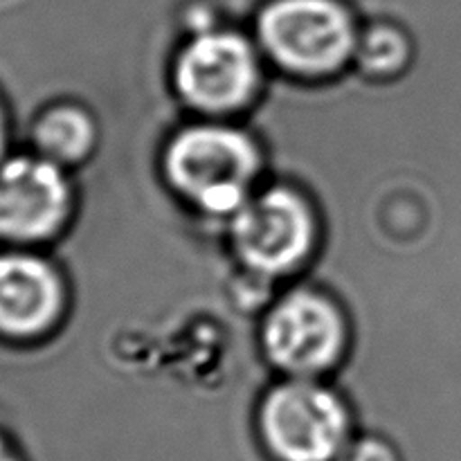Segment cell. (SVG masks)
<instances>
[{"instance_id": "10", "label": "cell", "mask_w": 461, "mask_h": 461, "mask_svg": "<svg viewBox=\"0 0 461 461\" xmlns=\"http://www.w3.org/2000/svg\"><path fill=\"white\" fill-rule=\"evenodd\" d=\"M414 39L390 23H374L358 34L354 52L356 72L374 81H392L410 70L414 61Z\"/></svg>"}, {"instance_id": "8", "label": "cell", "mask_w": 461, "mask_h": 461, "mask_svg": "<svg viewBox=\"0 0 461 461\" xmlns=\"http://www.w3.org/2000/svg\"><path fill=\"white\" fill-rule=\"evenodd\" d=\"M77 210V185L68 169L34 151L0 160V246H57Z\"/></svg>"}, {"instance_id": "12", "label": "cell", "mask_w": 461, "mask_h": 461, "mask_svg": "<svg viewBox=\"0 0 461 461\" xmlns=\"http://www.w3.org/2000/svg\"><path fill=\"white\" fill-rule=\"evenodd\" d=\"M12 140H14L12 106H9L7 97H5L3 88H0V160L14 151Z\"/></svg>"}, {"instance_id": "5", "label": "cell", "mask_w": 461, "mask_h": 461, "mask_svg": "<svg viewBox=\"0 0 461 461\" xmlns=\"http://www.w3.org/2000/svg\"><path fill=\"white\" fill-rule=\"evenodd\" d=\"M257 333L264 358L286 378H320L349 356V313L327 288L286 291L266 311Z\"/></svg>"}, {"instance_id": "6", "label": "cell", "mask_w": 461, "mask_h": 461, "mask_svg": "<svg viewBox=\"0 0 461 461\" xmlns=\"http://www.w3.org/2000/svg\"><path fill=\"white\" fill-rule=\"evenodd\" d=\"M171 88L183 108L210 117L248 111L264 90L259 52L234 30L192 34L169 68Z\"/></svg>"}, {"instance_id": "1", "label": "cell", "mask_w": 461, "mask_h": 461, "mask_svg": "<svg viewBox=\"0 0 461 461\" xmlns=\"http://www.w3.org/2000/svg\"><path fill=\"white\" fill-rule=\"evenodd\" d=\"M264 162L255 135L221 122L176 129L160 158L167 187L194 212L223 223L252 198Z\"/></svg>"}, {"instance_id": "7", "label": "cell", "mask_w": 461, "mask_h": 461, "mask_svg": "<svg viewBox=\"0 0 461 461\" xmlns=\"http://www.w3.org/2000/svg\"><path fill=\"white\" fill-rule=\"evenodd\" d=\"M70 304V279L57 257L0 246V347L30 354L50 345Z\"/></svg>"}, {"instance_id": "11", "label": "cell", "mask_w": 461, "mask_h": 461, "mask_svg": "<svg viewBox=\"0 0 461 461\" xmlns=\"http://www.w3.org/2000/svg\"><path fill=\"white\" fill-rule=\"evenodd\" d=\"M338 461H403V453L385 435L367 432L354 437Z\"/></svg>"}, {"instance_id": "3", "label": "cell", "mask_w": 461, "mask_h": 461, "mask_svg": "<svg viewBox=\"0 0 461 461\" xmlns=\"http://www.w3.org/2000/svg\"><path fill=\"white\" fill-rule=\"evenodd\" d=\"M257 43L282 77L327 81L354 63V18L338 0H273L257 16Z\"/></svg>"}, {"instance_id": "9", "label": "cell", "mask_w": 461, "mask_h": 461, "mask_svg": "<svg viewBox=\"0 0 461 461\" xmlns=\"http://www.w3.org/2000/svg\"><path fill=\"white\" fill-rule=\"evenodd\" d=\"M102 140L97 113L77 99H52L36 108L27 124L30 151L72 171L95 156Z\"/></svg>"}, {"instance_id": "13", "label": "cell", "mask_w": 461, "mask_h": 461, "mask_svg": "<svg viewBox=\"0 0 461 461\" xmlns=\"http://www.w3.org/2000/svg\"><path fill=\"white\" fill-rule=\"evenodd\" d=\"M0 461H27L16 439L9 432H5L3 428H0Z\"/></svg>"}, {"instance_id": "4", "label": "cell", "mask_w": 461, "mask_h": 461, "mask_svg": "<svg viewBox=\"0 0 461 461\" xmlns=\"http://www.w3.org/2000/svg\"><path fill=\"white\" fill-rule=\"evenodd\" d=\"M228 241L239 268L273 282L311 264L322 241V221L304 192L275 183L252 194L228 221Z\"/></svg>"}, {"instance_id": "2", "label": "cell", "mask_w": 461, "mask_h": 461, "mask_svg": "<svg viewBox=\"0 0 461 461\" xmlns=\"http://www.w3.org/2000/svg\"><path fill=\"white\" fill-rule=\"evenodd\" d=\"M255 437L266 461H338L356 437L354 410L318 378H284L257 403Z\"/></svg>"}]
</instances>
